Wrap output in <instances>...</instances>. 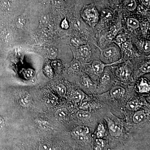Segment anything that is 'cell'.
I'll return each instance as SVG.
<instances>
[{"label": "cell", "mask_w": 150, "mask_h": 150, "mask_svg": "<svg viewBox=\"0 0 150 150\" xmlns=\"http://www.w3.org/2000/svg\"><path fill=\"white\" fill-rule=\"evenodd\" d=\"M143 4L149 8L150 6V0H142Z\"/></svg>", "instance_id": "b9f144b4"}, {"label": "cell", "mask_w": 150, "mask_h": 150, "mask_svg": "<svg viewBox=\"0 0 150 150\" xmlns=\"http://www.w3.org/2000/svg\"><path fill=\"white\" fill-rule=\"evenodd\" d=\"M25 19L24 17L23 16H19L17 18L16 21V25L17 27L19 28H22L24 27L25 24Z\"/></svg>", "instance_id": "44dd1931"}, {"label": "cell", "mask_w": 150, "mask_h": 150, "mask_svg": "<svg viewBox=\"0 0 150 150\" xmlns=\"http://www.w3.org/2000/svg\"><path fill=\"white\" fill-rule=\"evenodd\" d=\"M79 51L82 56L84 58H87L89 54L88 47L86 46H81L79 49Z\"/></svg>", "instance_id": "7402d4cb"}, {"label": "cell", "mask_w": 150, "mask_h": 150, "mask_svg": "<svg viewBox=\"0 0 150 150\" xmlns=\"http://www.w3.org/2000/svg\"><path fill=\"white\" fill-rule=\"evenodd\" d=\"M140 93H148L150 91V86L146 81L142 80L138 87Z\"/></svg>", "instance_id": "4fadbf2b"}, {"label": "cell", "mask_w": 150, "mask_h": 150, "mask_svg": "<svg viewBox=\"0 0 150 150\" xmlns=\"http://www.w3.org/2000/svg\"><path fill=\"white\" fill-rule=\"evenodd\" d=\"M125 93V89L120 86L114 87L110 91V96L112 98H120Z\"/></svg>", "instance_id": "277c9868"}, {"label": "cell", "mask_w": 150, "mask_h": 150, "mask_svg": "<svg viewBox=\"0 0 150 150\" xmlns=\"http://www.w3.org/2000/svg\"><path fill=\"white\" fill-rule=\"evenodd\" d=\"M105 36H106V39L108 40H112L113 38L114 37V35L110 31Z\"/></svg>", "instance_id": "ab89813d"}, {"label": "cell", "mask_w": 150, "mask_h": 150, "mask_svg": "<svg viewBox=\"0 0 150 150\" xmlns=\"http://www.w3.org/2000/svg\"><path fill=\"white\" fill-rule=\"evenodd\" d=\"M124 4L126 8L130 11H133L136 9L137 4L135 0H125Z\"/></svg>", "instance_id": "e0dca14e"}, {"label": "cell", "mask_w": 150, "mask_h": 150, "mask_svg": "<svg viewBox=\"0 0 150 150\" xmlns=\"http://www.w3.org/2000/svg\"><path fill=\"white\" fill-rule=\"evenodd\" d=\"M102 15L106 19L110 20L112 18V13L108 10H104L103 11Z\"/></svg>", "instance_id": "f546056e"}, {"label": "cell", "mask_w": 150, "mask_h": 150, "mask_svg": "<svg viewBox=\"0 0 150 150\" xmlns=\"http://www.w3.org/2000/svg\"><path fill=\"white\" fill-rule=\"evenodd\" d=\"M61 65V63L59 61H54L52 62V66L54 68H58Z\"/></svg>", "instance_id": "74e56055"}, {"label": "cell", "mask_w": 150, "mask_h": 150, "mask_svg": "<svg viewBox=\"0 0 150 150\" xmlns=\"http://www.w3.org/2000/svg\"><path fill=\"white\" fill-rule=\"evenodd\" d=\"M84 84L85 85H86V86H89L90 84H91V83L90 81H89V80L88 79H85L84 80Z\"/></svg>", "instance_id": "f6af8a7d"}, {"label": "cell", "mask_w": 150, "mask_h": 150, "mask_svg": "<svg viewBox=\"0 0 150 150\" xmlns=\"http://www.w3.org/2000/svg\"><path fill=\"white\" fill-rule=\"evenodd\" d=\"M88 128H82L81 127H78L74 129L73 133L74 134L75 137L76 136H81V135H86L88 133Z\"/></svg>", "instance_id": "9a60e30c"}, {"label": "cell", "mask_w": 150, "mask_h": 150, "mask_svg": "<svg viewBox=\"0 0 150 150\" xmlns=\"http://www.w3.org/2000/svg\"><path fill=\"white\" fill-rule=\"evenodd\" d=\"M106 131L105 129L104 126L102 123H100L98 126L97 130L96 137L98 139H101L106 136Z\"/></svg>", "instance_id": "5bb4252c"}, {"label": "cell", "mask_w": 150, "mask_h": 150, "mask_svg": "<svg viewBox=\"0 0 150 150\" xmlns=\"http://www.w3.org/2000/svg\"><path fill=\"white\" fill-rule=\"evenodd\" d=\"M4 119L0 116V129L2 128L4 126Z\"/></svg>", "instance_id": "7bdbcfd3"}, {"label": "cell", "mask_w": 150, "mask_h": 150, "mask_svg": "<svg viewBox=\"0 0 150 150\" xmlns=\"http://www.w3.org/2000/svg\"><path fill=\"white\" fill-rule=\"evenodd\" d=\"M119 76L121 79L126 80L130 78L131 74V71L129 68L126 66L121 67L119 71Z\"/></svg>", "instance_id": "8992f818"}, {"label": "cell", "mask_w": 150, "mask_h": 150, "mask_svg": "<svg viewBox=\"0 0 150 150\" xmlns=\"http://www.w3.org/2000/svg\"><path fill=\"white\" fill-rule=\"evenodd\" d=\"M71 43L75 47H78L83 44V40L79 38H74L71 39Z\"/></svg>", "instance_id": "cb8c5ba5"}, {"label": "cell", "mask_w": 150, "mask_h": 150, "mask_svg": "<svg viewBox=\"0 0 150 150\" xmlns=\"http://www.w3.org/2000/svg\"><path fill=\"white\" fill-rule=\"evenodd\" d=\"M150 43L149 41H147L144 43L143 48H144V50L146 52H149L150 50Z\"/></svg>", "instance_id": "8d00e7d4"}, {"label": "cell", "mask_w": 150, "mask_h": 150, "mask_svg": "<svg viewBox=\"0 0 150 150\" xmlns=\"http://www.w3.org/2000/svg\"><path fill=\"white\" fill-rule=\"evenodd\" d=\"M137 11L138 13L141 14L145 15L146 13V10L142 6L140 5L138 7Z\"/></svg>", "instance_id": "e575fe53"}, {"label": "cell", "mask_w": 150, "mask_h": 150, "mask_svg": "<svg viewBox=\"0 0 150 150\" xmlns=\"http://www.w3.org/2000/svg\"><path fill=\"white\" fill-rule=\"evenodd\" d=\"M52 4L57 8H61L63 5L62 0H51Z\"/></svg>", "instance_id": "1f68e13d"}, {"label": "cell", "mask_w": 150, "mask_h": 150, "mask_svg": "<svg viewBox=\"0 0 150 150\" xmlns=\"http://www.w3.org/2000/svg\"><path fill=\"white\" fill-rule=\"evenodd\" d=\"M2 4L4 7L8 8L10 6L8 0H4L2 1Z\"/></svg>", "instance_id": "60d3db41"}, {"label": "cell", "mask_w": 150, "mask_h": 150, "mask_svg": "<svg viewBox=\"0 0 150 150\" xmlns=\"http://www.w3.org/2000/svg\"><path fill=\"white\" fill-rule=\"evenodd\" d=\"M8 1H14V0H8Z\"/></svg>", "instance_id": "bcb514c9"}, {"label": "cell", "mask_w": 150, "mask_h": 150, "mask_svg": "<svg viewBox=\"0 0 150 150\" xmlns=\"http://www.w3.org/2000/svg\"><path fill=\"white\" fill-rule=\"evenodd\" d=\"M125 40H126V38L124 36L122 35H118L115 38V42L119 46H121L122 43L125 42Z\"/></svg>", "instance_id": "d4e9b609"}, {"label": "cell", "mask_w": 150, "mask_h": 150, "mask_svg": "<svg viewBox=\"0 0 150 150\" xmlns=\"http://www.w3.org/2000/svg\"><path fill=\"white\" fill-rule=\"evenodd\" d=\"M71 68L74 71H78L81 68L80 62L77 60H74L71 64Z\"/></svg>", "instance_id": "603a6c76"}, {"label": "cell", "mask_w": 150, "mask_h": 150, "mask_svg": "<svg viewBox=\"0 0 150 150\" xmlns=\"http://www.w3.org/2000/svg\"><path fill=\"white\" fill-rule=\"evenodd\" d=\"M91 107V106L89 103L84 102L81 105L80 108H81V110H88Z\"/></svg>", "instance_id": "836d02e7"}, {"label": "cell", "mask_w": 150, "mask_h": 150, "mask_svg": "<svg viewBox=\"0 0 150 150\" xmlns=\"http://www.w3.org/2000/svg\"><path fill=\"white\" fill-rule=\"evenodd\" d=\"M45 73L49 78L53 77L54 76V73H53V70L51 66L49 65H47L46 66L45 68Z\"/></svg>", "instance_id": "4316f807"}, {"label": "cell", "mask_w": 150, "mask_h": 150, "mask_svg": "<svg viewBox=\"0 0 150 150\" xmlns=\"http://www.w3.org/2000/svg\"><path fill=\"white\" fill-rule=\"evenodd\" d=\"M120 62H121V61H118L112 62L111 64H104V63L100 62V61H95L92 64V67L93 69L96 74H100L103 73L105 67L118 64Z\"/></svg>", "instance_id": "3957f363"}, {"label": "cell", "mask_w": 150, "mask_h": 150, "mask_svg": "<svg viewBox=\"0 0 150 150\" xmlns=\"http://www.w3.org/2000/svg\"><path fill=\"white\" fill-rule=\"evenodd\" d=\"M132 47V44L130 42H128V41L124 42L121 45V48H122L123 51H130Z\"/></svg>", "instance_id": "484cf974"}, {"label": "cell", "mask_w": 150, "mask_h": 150, "mask_svg": "<svg viewBox=\"0 0 150 150\" xmlns=\"http://www.w3.org/2000/svg\"><path fill=\"white\" fill-rule=\"evenodd\" d=\"M33 73L34 72L32 70H28L25 73V76L27 78H30L33 76Z\"/></svg>", "instance_id": "f35d334b"}, {"label": "cell", "mask_w": 150, "mask_h": 150, "mask_svg": "<svg viewBox=\"0 0 150 150\" xmlns=\"http://www.w3.org/2000/svg\"><path fill=\"white\" fill-rule=\"evenodd\" d=\"M106 145V142L101 139H98L95 143V150H103Z\"/></svg>", "instance_id": "2e32d148"}, {"label": "cell", "mask_w": 150, "mask_h": 150, "mask_svg": "<svg viewBox=\"0 0 150 150\" xmlns=\"http://www.w3.org/2000/svg\"><path fill=\"white\" fill-rule=\"evenodd\" d=\"M61 27L62 28L64 29H67L69 28V25L68 22L67 21V19L65 18L62 22V24H61Z\"/></svg>", "instance_id": "d590c367"}, {"label": "cell", "mask_w": 150, "mask_h": 150, "mask_svg": "<svg viewBox=\"0 0 150 150\" xmlns=\"http://www.w3.org/2000/svg\"><path fill=\"white\" fill-rule=\"evenodd\" d=\"M47 56L49 59H54L56 58L57 53H56V50L53 48L48 50V52L47 53Z\"/></svg>", "instance_id": "f1b7e54d"}, {"label": "cell", "mask_w": 150, "mask_h": 150, "mask_svg": "<svg viewBox=\"0 0 150 150\" xmlns=\"http://www.w3.org/2000/svg\"><path fill=\"white\" fill-rule=\"evenodd\" d=\"M145 117V113L144 110H138L135 112L133 117V121L134 123H140Z\"/></svg>", "instance_id": "ba28073f"}, {"label": "cell", "mask_w": 150, "mask_h": 150, "mask_svg": "<svg viewBox=\"0 0 150 150\" xmlns=\"http://www.w3.org/2000/svg\"><path fill=\"white\" fill-rule=\"evenodd\" d=\"M1 37L4 42L8 43L11 41L12 37L11 31L9 30H4L1 33Z\"/></svg>", "instance_id": "8fae6325"}, {"label": "cell", "mask_w": 150, "mask_h": 150, "mask_svg": "<svg viewBox=\"0 0 150 150\" xmlns=\"http://www.w3.org/2000/svg\"><path fill=\"white\" fill-rule=\"evenodd\" d=\"M40 150H48V147L45 145H43L40 146Z\"/></svg>", "instance_id": "ee69618b"}, {"label": "cell", "mask_w": 150, "mask_h": 150, "mask_svg": "<svg viewBox=\"0 0 150 150\" xmlns=\"http://www.w3.org/2000/svg\"><path fill=\"white\" fill-rule=\"evenodd\" d=\"M77 118L80 120L88 119L91 117L90 112L88 110H81L78 111L76 114Z\"/></svg>", "instance_id": "7c38bea8"}, {"label": "cell", "mask_w": 150, "mask_h": 150, "mask_svg": "<svg viewBox=\"0 0 150 150\" xmlns=\"http://www.w3.org/2000/svg\"><path fill=\"white\" fill-rule=\"evenodd\" d=\"M32 101L31 96L27 92H24L21 94V99L20 100V104L23 107L28 106Z\"/></svg>", "instance_id": "5b68a950"}, {"label": "cell", "mask_w": 150, "mask_h": 150, "mask_svg": "<svg viewBox=\"0 0 150 150\" xmlns=\"http://www.w3.org/2000/svg\"><path fill=\"white\" fill-rule=\"evenodd\" d=\"M84 16L88 23L92 27L95 25L97 23L98 19L96 11L93 9L85 11Z\"/></svg>", "instance_id": "6da1fadb"}, {"label": "cell", "mask_w": 150, "mask_h": 150, "mask_svg": "<svg viewBox=\"0 0 150 150\" xmlns=\"http://www.w3.org/2000/svg\"><path fill=\"white\" fill-rule=\"evenodd\" d=\"M58 94L62 97H65L67 93V88L64 86L62 84L58 85L56 88Z\"/></svg>", "instance_id": "d6986e66"}, {"label": "cell", "mask_w": 150, "mask_h": 150, "mask_svg": "<svg viewBox=\"0 0 150 150\" xmlns=\"http://www.w3.org/2000/svg\"><path fill=\"white\" fill-rule=\"evenodd\" d=\"M68 111L65 108H59L56 110L55 113V118L59 120H62L64 119L67 117L68 114Z\"/></svg>", "instance_id": "52a82bcc"}, {"label": "cell", "mask_w": 150, "mask_h": 150, "mask_svg": "<svg viewBox=\"0 0 150 150\" xmlns=\"http://www.w3.org/2000/svg\"><path fill=\"white\" fill-rule=\"evenodd\" d=\"M142 33L144 34H146L149 28V23L147 22H144L141 24Z\"/></svg>", "instance_id": "83f0119b"}, {"label": "cell", "mask_w": 150, "mask_h": 150, "mask_svg": "<svg viewBox=\"0 0 150 150\" xmlns=\"http://www.w3.org/2000/svg\"><path fill=\"white\" fill-rule=\"evenodd\" d=\"M108 126L110 135L114 137H119L122 133V129L118 124L111 120H107Z\"/></svg>", "instance_id": "7a4b0ae2"}, {"label": "cell", "mask_w": 150, "mask_h": 150, "mask_svg": "<svg viewBox=\"0 0 150 150\" xmlns=\"http://www.w3.org/2000/svg\"><path fill=\"white\" fill-rule=\"evenodd\" d=\"M128 24L130 27L134 28V29L138 28L140 26L139 22L135 18H130L128 19Z\"/></svg>", "instance_id": "ffe728a7"}, {"label": "cell", "mask_w": 150, "mask_h": 150, "mask_svg": "<svg viewBox=\"0 0 150 150\" xmlns=\"http://www.w3.org/2000/svg\"><path fill=\"white\" fill-rule=\"evenodd\" d=\"M127 109L130 110H137L139 109L140 103L137 100H134L129 101L126 105Z\"/></svg>", "instance_id": "9c48e42d"}, {"label": "cell", "mask_w": 150, "mask_h": 150, "mask_svg": "<svg viewBox=\"0 0 150 150\" xmlns=\"http://www.w3.org/2000/svg\"><path fill=\"white\" fill-rule=\"evenodd\" d=\"M141 69L143 73H149L150 71V62L146 63L142 65L141 67Z\"/></svg>", "instance_id": "4dcf8cb0"}, {"label": "cell", "mask_w": 150, "mask_h": 150, "mask_svg": "<svg viewBox=\"0 0 150 150\" xmlns=\"http://www.w3.org/2000/svg\"><path fill=\"white\" fill-rule=\"evenodd\" d=\"M110 80V76L107 73H105L101 78V82L102 83H107Z\"/></svg>", "instance_id": "d6a6232c"}, {"label": "cell", "mask_w": 150, "mask_h": 150, "mask_svg": "<svg viewBox=\"0 0 150 150\" xmlns=\"http://www.w3.org/2000/svg\"><path fill=\"white\" fill-rule=\"evenodd\" d=\"M85 97V94L83 92L80 90L75 91L72 94V99L75 102L81 101Z\"/></svg>", "instance_id": "30bf717a"}, {"label": "cell", "mask_w": 150, "mask_h": 150, "mask_svg": "<svg viewBox=\"0 0 150 150\" xmlns=\"http://www.w3.org/2000/svg\"><path fill=\"white\" fill-rule=\"evenodd\" d=\"M116 53V49L114 47H109L104 51V55L108 58H111Z\"/></svg>", "instance_id": "ac0fdd59"}]
</instances>
